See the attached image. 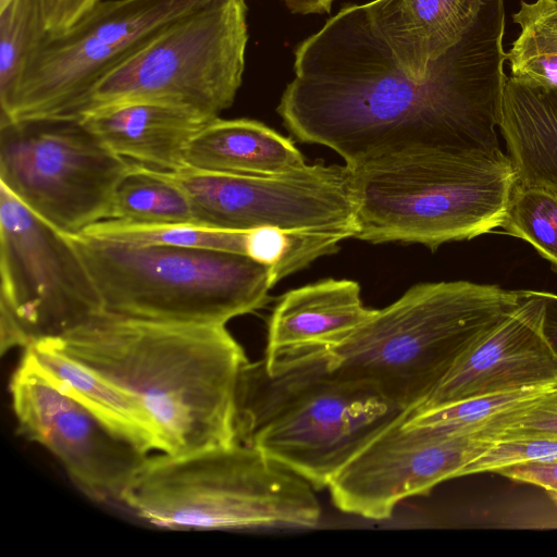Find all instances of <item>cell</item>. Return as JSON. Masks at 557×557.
I'll use <instances>...</instances> for the list:
<instances>
[{"label": "cell", "mask_w": 557, "mask_h": 557, "mask_svg": "<svg viewBox=\"0 0 557 557\" xmlns=\"http://www.w3.org/2000/svg\"><path fill=\"white\" fill-rule=\"evenodd\" d=\"M504 30V1L483 0L419 82L374 36L366 5H345L295 49L277 113L297 140L329 147L350 170L416 153H502Z\"/></svg>", "instance_id": "obj_1"}, {"label": "cell", "mask_w": 557, "mask_h": 557, "mask_svg": "<svg viewBox=\"0 0 557 557\" xmlns=\"http://www.w3.org/2000/svg\"><path fill=\"white\" fill-rule=\"evenodd\" d=\"M47 339L133 397L161 453L180 456L236 442L238 382L249 361L225 325L100 312Z\"/></svg>", "instance_id": "obj_2"}, {"label": "cell", "mask_w": 557, "mask_h": 557, "mask_svg": "<svg viewBox=\"0 0 557 557\" xmlns=\"http://www.w3.org/2000/svg\"><path fill=\"white\" fill-rule=\"evenodd\" d=\"M406 411L330 367L329 354L275 371L248 362L238 382L236 442L327 487L343 467Z\"/></svg>", "instance_id": "obj_3"}, {"label": "cell", "mask_w": 557, "mask_h": 557, "mask_svg": "<svg viewBox=\"0 0 557 557\" xmlns=\"http://www.w3.org/2000/svg\"><path fill=\"white\" fill-rule=\"evenodd\" d=\"M522 300V290L468 281L417 284L375 310L329 352L330 367L405 410L432 392L458 357Z\"/></svg>", "instance_id": "obj_4"}, {"label": "cell", "mask_w": 557, "mask_h": 557, "mask_svg": "<svg viewBox=\"0 0 557 557\" xmlns=\"http://www.w3.org/2000/svg\"><path fill=\"white\" fill-rule=\"evenodd\" d=\"M121 504L170 530L311 529L321 506L302 478L243 444L148 456Z\"/></svg>", "instance_id": "obj_5"}, {"label": "cell", "mask_w": 557, "mask_h": 557, "mask_svg": "<svg viewBox=\"0 0 557 557\" xmlns=\"http://www.w3.org/2000/svg\"><path fill=\"white\" fill-rule=\"evenodd\" d=\"M349 171L354 238L417 243L432 250L500 227L518 182L504 152L416 153Z\"/></svg>", "instance_id": "obj_6"}, {"label": "cell", "mask_w": 557, "mask_h": 557, "mask_svg": "<svg viewBox=\"0 0 557 557\" xmlns=\"http://www.w3.org/2000/svg\"><path fill=\"white\" fill-rule=\"evenodd\" d=\"M70 238L96 285L102 312L109 314L225 325L263 307L275 285L272 269L245 255Z\"/></svg>", "instance_id": "obj_7"}, {"label": "cell", "mask_w": 557, "mask_h": 557, "mask_svg": "<svg viewBox=\"0 0 557 557\" xmlns=\"http://www.w3.org/2000/svg\"><path fill=\"white\" fill-rule=\"evenodd\" d=\"M246 0H213L181 18L103 77L79 116L123 101H157L214 120L242 85L248 42Z\"/></svg>", "instance_id": "obj_8"}, {"label": "cell", "mask_w": 557, "mask_h": 557, "mask_svg": "<svg viewBox=\"0 0 557 557\" xmlns=\"http://www.w3.org/2000/svg\"><path fill=\"white\" fill-rule=\"evenodd\" d=\"M213 0H102L70 28L48 34L0 123L78 119L94 87L165 29Z\"/></svg>", "instance_id": "obj_9"}, {"label": "cell", "mask_w": 557, "mask_h": 557, "mask_svg": "<svg viewBox=\"0 0 557 557\" xmlns=\"http://www.w3.org/2000/svg\"><path fill=\"white\" fill-rule=\"evenodd\" d=\"M131 164L79 119L0 123V184L67 236L111 218Z\"/></svg>", "instance_id": "obj_10"}, {"label": "cell", "mask_w": 557, "mask_h": 557, "mask_svg": "<svg viewBox=\"0 0 557 557\" xmlns=\"http://www.w3.org/2000/svg\"><path fill=\"white\" fill-rule=\"evenodd\" d=\"M1 354L59 336L102 312L70 236L0 184Z\"/></svg>", "instance_id": "obj_11"}, {"label": "cell", "mask_w": 557, "mask_h": 557, "mask_svg": "<svg viewBox=\"0 0 557 557\" xmlns=\"http://www.w3.org/2000/svg\"><path fill=\"white\" fill-rule=\"evenodd\" d=\"M189 197L199 222L248 231L276 227L292 232L355 236V203L346 165L306 166L280 175H252L183 168L165 171Z\"/></svg>", "instance_id": "obj_12"}, {"label": "cell", "mask_w": 557, "mask_h": 557, "mask_svg": "<svg viewBox=\"0 0 557 557\" xmlns=\"http://www.w3.org/2000/svg\"><path fill=\"white\" fill-rule=\"evenodd\" d=\"M10 392L18 433L50 451L86 495L121 503L148 454L106 426L26 352Z\"/></svg>", "instance_id": "obj_13"}, {"label": "cell", "mask_w": 557, "mask_h": 557, "mask_svg": "<svg viewBox=\"0 0 557 557\" xmlns=\"http://www.w3.org/2000/svg\"><path fill=\"white\" fill-rule=\"evenodd\" d=\"M406 411L357 453L329 490L342 511L372 520L392 516L404 499L460 478L487 444L473 434L447 435L407 421Z\"/></svg>", "instance_id": "obj_14"}, {"label": "cell", "mask_w": 557, "mask_h": 557, "mask_svg": "<svg viewBox=\"0 0 557 557\" xmlns=\"http://www.w3.org/2000/svg\"><path fill=\"white\" fill-rule=\"evenodd\" d=\"M543 315L540 292L522 290L519 306L475 339L410 412L557 383V355L544 334Z\"/></svg>", "instance_id": "obj_15"}, {"label": "cell", "mask_w": 557, "mask_h": 557, "mask_svg": "<svg viewBox=\"0 0 557 557\" xmlns=\"http://www.w3.org/2000/svg\"><path fill=\"white\" fill-rule=\"evenodd\" d=\"M375 310L363 305L359 284L350 280L327 278L287 292L269 320L265 369L275 371L329 354Z\"/></svg>", "instance_id": "obj_16"}, {"label": "cell", "mask_w": 557, "mask_h": 557, "mask_svg": "<svg viewBox=\"0 0 557 557\" xmlns=\"http://www.w3.org/2000/svg\"><path fill=\"white\" fill-rule=\"evenodd\" d=\"M79 120L119 157L163 171L186 168L190 140L212 121L185 108L144 100L104 106Z\"/></svg>", "instance_id": "obj_17"}, {"label": "cell", "mask_w": 557, "mask_h": 557, "mask_svg": "<svg viewBox=\"0 0 557 557\" xmlns=\"http://www.w3.org/2000/svg\"><path fill=\"white\" fill-rule=\"evenodd\" d=\"M482 4L483 0H373L364 5L374 36L405 74L420 82L429 66L463 38Z\"/></svg>", "instance_id": "obj_18"}, {"label": "cell", "mask_w": 557, "mask_h": 557, "mask_svg": "<svg viewBox=\"0 0 557 557\" xmlns=\"http://www.w3.org/2000/svg\"><path fill=\"white\" fill-rule=\"evenodd\" d=\"M306 165L293 140L248 119L208 122L186 151V166L210 172L280 175Z\"/></svg>", "instance_id": "obj_19"}, {"label": "cell", "mask_w": 557, "mask_h": 557, "mask_svg": "<svg viewBox=\"0 0 557 557\" xmlns=\"http://www.w3.org/2000/svg\"><path fill=\"white\" fill-rule=\"evenodd\" d=\"M498 127L518 182L557 194V89L507 76Z\"/></svg>", "instance_id": "obj_20"}, {"label": "cell", "mask_w": 557, "mask_h": 557, "mask_svg": "<svg viewBox=\"0 0 557 557\" xmlns=\"http://www.w3.org/2000/svg\"><path fill=\"white\" fill-rule=\"evenodd\" d=\"M24 350L48 376L115 434L145 454L160 451L149 418L122 388L69 357L47 338Z\"/></svg>", "instance_id": "obj_21"}, {"label": "cell", "mask_w": 557, "mask_h": 557, "mask_svg": "<svg viewBox=\"0 0 557 557\" xmlns=\"http://www.w3.org/2000/svg\"><path fill=\"white\" fill-rule=\"evenodd\" d=\"M110 219L200 224L189 197L165 171L133 162L115 188Z\"/></svg>", "instance_id": "obj_22"}, {"label": "cell", "mask_w": 557, "mask_h": 557, "mask_svg": "<svg viewBox=\"0 0 557 557\" xmlns=\"http://www.w3.org/2000/svg\"><path fill=\"white\" fill-rule=\"evenodd\" d=\"M512 20L520 33L505 53L510 77L525 85L557 89V0L521 1Z\"/></svg>", "instance_id": "obj_23"}, {"label": "cell", "mask_w": 557, "mask_h": 557, "mask_svg": "<svg viewBox=\"0 0 557 557\" xmlns=\"http://www.w3.org/2000/svg\"><path fill=\"white\" fill-rule=\"evenodd\" d=\"M49 32L40 0L0 8V121L7 119L27 65Z\"/></svg>", "instance_id": "obj_24"}, {"label": "cell", "mask_w": 557, "mask_h": 557, "mask_svg": "<svg viewBox=\"0 0 557 557\" xmlns=\"http://www.w3.org/2000/svg\"><path fill=\"white\" fill-rule=\"evenodd\" d=\"M246 231L190 223H135L108 219L88 227L85 236L138 246L193 247L244 255Z\"/></svg>", "instance_id": "obj_25"}, {"label": "cell", "mask_w": 557, "mask_h": 557, "mask_svg": "<svg viewBox=\"0 0 557 557\" xmlns=\"http://www.w3.org/2000/svg\"><path fill=\"white\" fill-rule=\"evenodd\" d=\"M557 383L476 396L421 412H408L407 421L447 435L473 434L492 418L553 391Z\"/></svg>", "instance_id": "obj_26"}, {"label": "cell", "mask_w": 557, "mask_h": 557, "mask_svg": "<svg viewBox=\"0 0 557 557\" xmlns=\"http://www.w3.org/2000/svg\"><path fill=\"white\" fill-rule=\"evenodd\" d=\"M500 228L521 238L557 272V194L517 182Z\"/></svg>", "instance_id": "obj_27"}, {"label": "cell", "mask_w": 557, "mask_h": 557, "mask_svg": "<svg viewBox=\"0 0 557 557\" xmlns=\"http://www.w3.org/2000/svg\"><path fill=\"white\" fill-rule=\"evenodd\" d=\"M544 434L557 435V387L492 418L473 433L484 443Z\"/></svg>", "instance_id": "obj_28"}, {"label": "cell", "mask_w": 557, "mask_h": 557, "mask_svg": "<svg viewBox=\"0 0 557 557\" xmlns=\"http://www.w3.org/2000/svg\"><path fill=\"white\" fill-rule=\"evenodd\" d=\"M487 444L486 449L466 466L461 476L497 473L518 463L557 462V435H534Z\"/></svg>", "instance_id": "obj_29"}, {"label": "cell", "mask_w": 557, "mask_h": 557, "mask_svg": "<svg viewBox=\"0 0 557 557\" xmlns=\"http://www.w3.org/2000/svg\"><path fill=\"white\" fill-rule=\"evenodd\" d=\"M102 0H40L49 34L61 33L87 14Z\"/></svg>", "instance_id": "obj_30"}, {"label": "cell", "mask_w": 557, "mask_h": 557, "mask_svg": "<svg viewBox=\"0 0 557 557\" xmlns=\"http://www.w3.org/2000/svg\"><path fill=\"white\" fill-rule=\"evenodd\" d=\"M540 295L544 301V334L557 355V295L548 292H540Z\"/></svg>", "instance_id": "obj_31"}, {"label": "cell", "mask_w": 557, "mask_h": 557, "mask_svg": "<svg viewBox=\"0 0 557 557\" xmlns=\"http://www.w3.org/2000/svg\"><path fill=\"white\" fill-rule=\"evenodd\" d=\"M334 0H283L285 5L296 14L330 13Z\"/></svg>", "instance_id": "obj_32"}, {"label": "cell", "mask_w": 557, "mask_h": 557, "mask_svg": "<svg viewBox=\"0 0 557 557\" xmlns=\"http://www.w3.org/2000/svg\"><path fill=\"white\" fill-rule=\"evenodd\" d=\"M10 0H0V8L8 3Z\"/></svg>", "instance_id": "obj_33"}]
</instances>
